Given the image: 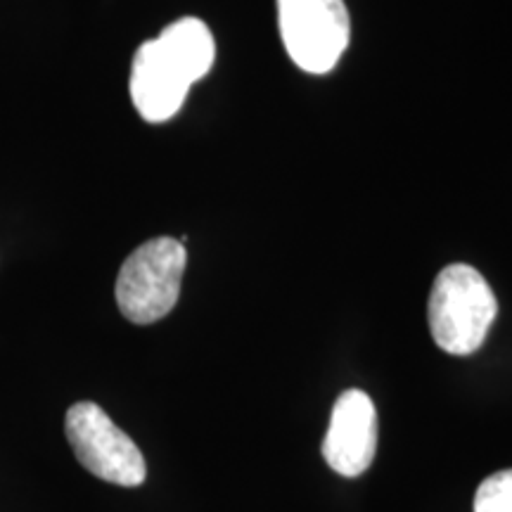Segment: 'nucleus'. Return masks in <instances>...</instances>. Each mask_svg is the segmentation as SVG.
<instances>
[{"mask_svg": "<svg viewBox=\"0 0 512 512\" xmlns=\"http://www.w3.org/2000/svg\"><path fill=\"white\" fill-rule=\"evenodd\" d=\"M216 43L207 24L183 17L162 34L145 41L131 64V100L140 117L162 124L176 117L192 83L209 74Z\"/></svg>", "mask_w": 512, "mask_h": 512, "instance_id": "f257e3e1", "label": "nucleus"}, {"mask_svg": "<svg viewBox=\"0 0 512 512\" xmlns=\"http://www.w3.org/2000/svg\"><path fill=\"white\" fill-rule=\"evenodd\" d=\"M377 451L375 403L361 389L339 394L323 439V458L337 475L358 477L373 465Z\"/></svg>", "mask_w": 512, "mask_h": 512, "instance_id": "423d86ee", "label": "nucleus"}, {"mask_svg": "<svg viewBox=\"0 0 512 512\" xmlns=\"http://www.w3.org/2000/svg\"><path fill=\"white\" fill-rule=\"evenodd\" d=\"M287 55L309 74H328L349 46L351 22L344 0H278Z\"/></svg>", "mask_w": 512, "mask_h": 512, "instance_id": "39448f33", "label": "nucleus"}, {"mask_svg": "<svg viewBox=\"0 0 512 512\" xmlns=\"http://www.w3.org/2000/svg\"><path fill=\"white\" fill-rule=\"evenodd\" d=\"M496 316V294L477 268L451 264L434 278L427 320L434 344L441 351L451 356L475 354Z\"/></svg>", "mask_w": 512, "mask_h": 512, "instance_id": "f03ea898", "label": "nucleus"}, {"mask_svg": "<svg viewBox=\"0 0 512 512\" xmlns=\"http://www.w3.org/2000/svg\"><path fill=\"white\" fill-rule=\"evenodd\" d=\"M188 252L176 238L147 240L121 266L117 278V304L126 320L150 325L169 316L178 297Z\"/></svg>", "mask_w": 512, "mask_h": 512, "instance_id": "7ed1b4c3", "label": "nucleus"}, {"mask_svg": "<svg viewBox=\"0 0 512 512\" xmlns=\"http://www.w3.org/2000/svg\"><path fill=\"white\" fill-rule=\"evenodd\" d=\"M475 512H512V470L496 472L479 484Z\"/></svg>", "mask_w": 512, "mask_h": 512, "instance_id": "0eeeda50", "label": "nucleus"}, {"mask_svg": "<svg viewBox=\"0 0 512 512\" xmlns=\"http://www.w3.org/2000/svg\"><path fill=\"white\" fill-rule=\"evenodd\" d=\"M64 432L76 460L91 475L117 486H140L145 482L143 453L98 403H74L64 418Z\"/></svg>", "mask_w": 512, "mask_h": 512, "instance_id": "20e7f679", "label": "nucleus"}]
</instances>
